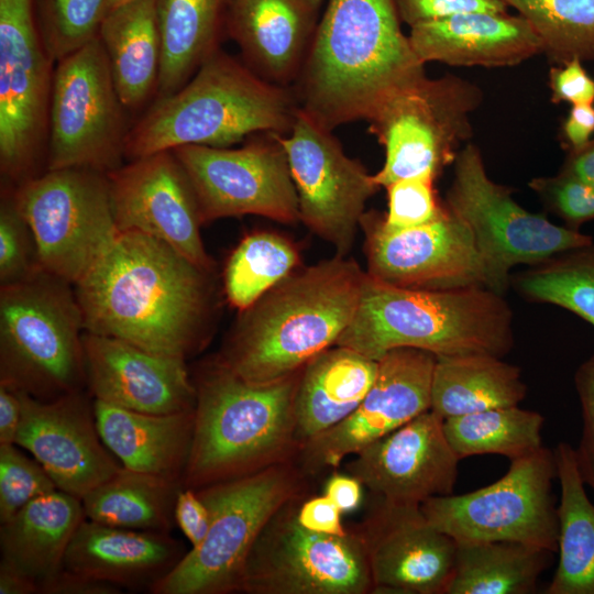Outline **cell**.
Returning <instances> with one entry per match:
<instances>
[{
	"instance_id": "9c48e42d",
	"label": "cell",
	"mask_w": 594,
	"mask_h": 594,
	"mask_svg": "<svg viewBox=\"0 0 594 594\" xmlns=\"http://www.w3.org/2000/svg\"><path fill=\"white\" fill-rule=\"evenodd\" d=\"M453 164L444 204L470 229L487 288L503 295L516 265H535L594 242L592 237L557 226L517 204L508 187L490 178L476 145L462 147Z\"/></svg>"
},
{
	"instance_id": "8d00e7d4",
	"label": "cell",
	"mask_w": 594,
	"mask_h": 594,
	"mask_svg": "<svg viewBox=\"0 0 594 594\" xmlns=\"http://www.w3.org/2000/svg\"><path fill=\"white\" fill-rule=\"evenodd\" d=\"M543 416L516 406L443 419L447 440L459 460L498 454L510 461L542 448Z\"/></svg>"
},
{
	"instance_id": "6f0895ef",
	"label": "cell",
	"mask_w": 594,
	"mask_h": 594,
	"mask_svg": "<svg viewBox=\"0 0 594 594\" xmlns=\"http://www.w3.org/2000/svg\"><path fill=\"white\" fill-rule=\"evenodd\" d=\"M0 594H40V585L30 575L1 560Z\"/></svg>"
},
{
	"instance_id": "c3c4849f",
	"label": "cell",
	"mask_w": 594,
	"mask_h": 594,
	"mask_svg": "<svg viewBox=\"0 0 594 594\" xmlns=\"http://www.w3.org/2000/svg\"><path fill=\"white\" fill-rule=\"evenodd\" d=\"M549 87L553 103H594V77L588 75L579 58L552 66Z\"/></svg>"
},
{
	"instance_id": "bcb514c9",
	"label": "cell",
	"mask_w": 594,
	"mask_h": 594,
	"mask_svg": "<svg viewBox=\"0 0 594 594\" xmlns=\"http://www.w3.org/2000/svg\"><path fill=\"white\" fill-rule=\"evenodd\" d=\"M574 384L581 406L582 433L574 449L576 466L594 493V354L575 372Z\"/></svg>"
},
{
	"instance_id": "9f6ffc18",
	"label": "cell",
	"mask_w": 594,
	"mask_h": 594,
	"mask_svg": "<svg viewBox=\"0 0 594 594\" xmlns=\"http://www.w3.org/2000/svg\"><path fill=\"white\" fill-rule=\"evenodd\" d=\"M566 152L559 173L594 187V138L585 145Z\"/></svg>"
},
{
	"instance_id": "f5cc1de1",
	"label": "cell",
	"mask_w": 594,
	"mask_h": 594,
	"mask_svg": "<svg viewBox=\"0 0 594 594\" xmlns=\"http://www.w3.org/2000/svg\"><path fill=\"white\" fill-rule=\"evenodd\" d=\"M594 134V103L571 105L561 124V144L569 150L585 145Z\"/></svg>"
},
{
	"instance_id": "4dcf8cb0",
	"label": "cell",
	"mask_w": 594,
	"mask_h": 594,
	"mask_svg": "<svg viewBox=\"0 0 594 594\" xmlns=\"http://www.w3.org/2000/svg\"><path fill=\"white\" fill-rule=\"evenodd\" d=\"M119 96L129 111L155 98L162 64L156 0H129L108 12L99 28Z\"/></svg>"
},
{
	"instance_id": "ac0fdd59",
	"label": "cell",
	"mask_w": 594,
	"mask_h": 594,
	"mask_svg": "<svg viewBox=\"0 0 594 594\" xmlns=\"http://www.w3.org/2000/svg\"><path fill=\"white\" fill-rule=\"evenodd\" d=\"M361 224L369 276L404 288L486 287L471 231L448 207L437 220L415 228H387L376 213H364Z\"/></svg>"
},
{
	"instance_id": "7402d4cb",
	"label": "cell",
	"mask_w": 594,
	"mask_h": 594,
	"mask_svg": "<svg viewBox=\"0 0 594 594\" xmlns=\"http://www.w3.org/2000/svg\"><path fill=\"white\" fill-rule=\"evenodd\" d=\"M16 393L21 420L15 444L32 453L58 490L81 499L119 471L121 464L98 432L88 389L51 400Z\"/></svg>"
},
{
	"instance_id": "52a82bcc",
	"label": "cell",
	"mask_w": 594,
	"mask_h": 594,
	"mask_svg": "<svg viewBox=\"0 0 594 594\" xmlns=\"http://www.w3.org/2000/svg\"><path fill=\"white\" fill-rule=\"evenodd\" d=\"M74 285L42 268L0 289V385L40 400L87 389Z\"/></svg>"
},
{
	"instance_id": "f1b7e54d",
	"label": "cell",
	"mask_w": 594,
	"mask_h": 594,
	"mask_svg": "<svg viewBox=\"0 0 594 594\" xmlns=\"http://www.w3.org/2000/svg\"><path fill=\"white\" fill-rule=\"evenodd\" d=\"M377 369L378 361L340 345L320 352L302 366L295 395L298 449L356 409Z\"/></svg>"
},
{
	"instance_id": "3957f363",
	"label": "cell",
	"mask_w": 594,
	"mask_h": 594,
	"mask_svg": "<svg viewBox=\"0 0 594 594\" xmlns=\"http://www.w3.org/2000/svg\"><path fill=\"white\" fill-rule=\"evenodd\" d=\"M365 277L341 255L290 273L242 311L218 360L252 383L299 371L336 345L356 311Z\"/></svg>"
},
{
	"instance_id": "7bdbcfd3",
	"label": "cell",
	"mask_w": 594,
	"mask_h": 594,
	"mask_svg": "<svg viewBox=\"0 0 594 594\" xmlns=\"http://www.w3.org/2000/svg\"><path fill=\"white\" fill-rule=\"evenodd\" d=\"M40 270L31 228L19 210L12 191H6L0 205L1 286L25 280Z\"/></svg>"
},
{
	"instance_id": "ffe728a7",
	"label": "cell",
	"mask_w": 594,
	"mask_h": 594,
	"mask_svg": "<svg viewBox=\"0 0 594 594\" xmlns=\"http://www.w3.org/2000/svg\"><path fill=\"white\" fill-rule=\"evenodd\" d=\"M107 177L119 231L147 234L202 270L212 268L200 235L196 195L172 150L131 160Z\"/></svg>"
},
{
	"instance_id": "db71d44e",
	"label": "cell",
	"mask_w": 594,
	"mask_h": 594,
	"mask_svg": "<svg viewBox=\"0 0 594 594\" xmlns=\"http://www.w3.org/2000/svg\"><path fill=\"white\" fill-rule=\"evenodd\" d=\"M363 487L362 483L349 473H333L326 482L324 495L342 513H351L356 510L362 503Z\"/></svg>"
},
{
	"instance_id": "4316f807",
	"label": "cell",
	"mask_w": 594,
	"mask_h": 594,
	"mask_svg": "<svg viewBox=\"0 0 594 594\" xmlns=\"http://www.w3.org/2000/svg\"><path fill=\"white\" fill-rule=\"evenodd\" d=\"M185 553L169 532L118 528L85 518L66 550L64 568L120 588L151 593Z\"/></svg>"
},
{
	"instance_id": "680465c9",
	"label": "cell",
	"mask_w": 594,
	"mask_h": 594,
	"mask_svg": "<svg viewBox=\"0 0 594 594\" xmlns=\"http://www.w3.org/2000/svg\"><path fill=\"white\" fill-rule=\"evenodd\" d=\"M129 0H107L106 4V13L105 15L110 12L111 10L120 7L121 4L125 3Z\"/></svg>"
},
{
	"instance_id": "30bf717a",
	"label": "cell",
	"mask_w": 594,
	"mask_h": 594,
	"mask_svg": "<svg viewBox=\"0 0 594 594\" xmlns=\"http://www.w3.org/2000/svg\"><path fill=\"white\" fill-rule=\"evenodd\" d=\"M482 99L476 85L452 74L425 75L391 96L367 120L385 150L374 182L386 187L408 177L437 178L471 139V113Z\"/></svg>"
},
{
	"instance_id": "7c38bea8",
	"label": "cell",
	"mask_w": 594,
	"mask_h": 594,
	"mask_svg": "<svg viewBox=\"0 0 594 594\" xmlns=\"http://www.w3.org/2000/svg\"><path fill=\"white\" fill-rule=\"evenodd\" d=\"M129 112L99 35L56 62L46 169L86 167L108 174L123 165Z\"/></svg>"
},
{
	"instance_id": "6da1fadb",
	"label": "cell",
	"mask_w": 594,
	"mask_h": 594,
	"mask_svg": "<svg viewBox=\"0 0 594 594\" xmlns=\"http://www.w3.org/2000/svg\"><path fill=\"white\" fill-rule=\"evenodd\" d=\"M207 273L153 237L119 231L74 285L85 331L186 360L207 317Z\"/></svg>"
},
{
	"instance_id": "681fc988",
	"label": "cell",
	"mask_w": 594,
	"mask_h": 594,
	"mask_svg": "<svg viewBox=\"0 0 594 594\" xmlns=\"http://www.w3.org/2000/svg\"><path fill=\"white\" fill-rule=\"evenodd\" d=\"M174 518L191 548L198 547L205 540L210 528L211 514L196 490L183 487L179 491Z\"/></svg>"
},
{
	"instance_id": "484cf974",
	"label": "cell",
	"mask_w": 594,
	"mask_h": 594,
	"mask_svg": "<svg viewBox=\"0 0 594 594\" xmlns=\"http://www.w3.org/2000/svg\"><path fill=\"white\" fill-rule=\"evenodd\" d=\"M408 38L424 64L506 67L543 53L531 24L507 12H471L417 24Z\"/></svg>"
},
{
	"instance_id": "836d02e7",
	"label": "cell",
	"mask_w": 594,
	"mask_h": 594,
	"mask_svg": "<svg viewBox=\"0 0 594 594\" xmlns=\"http://www.w3.org/2000/svg\"><path fill=\"white\" fill-rule=\"evenodd\" d=\"M553 452L561 490L559 561L546 594H594V504L586 495L574 448L559 442Z\"/></svg>"
},
{
	"instance_id": "d6986e66",
	"label": "cell",
	"mask_w": 594,
	"mask_h": 594,
	"mask_svg": "<svg viewBox=\"0 0 594 594\" xmlns=\"http://www.w3.org/2000/svg\"><path fill=\"white\" fill-rule=\"evenodd\" d=\"M437 356L415 348H396L378 360L376 377L356 409L300 448L309 473L338 468L353 455L430 410Z\"/></svg>"
},
{
	"instance_id": "b9f144b4",
	"label": "cell",
	"mask_w": 594,
	"mask_h": 594,
	"mask_svg": "<svg viewBox=\"0 0 594 594\" xmlns=\"http://www.w3.org/2000/svg\"><path fill=\"white\" fill-rule=\"evenodd\" d=\"M18 447L0 444L1 524L29 502L58 490L43 465Z\"/></svg>"
},
{
	"instance_id": "d590c367",
	"label": "cell",
	"mask_w": 594,
	"mask_h": 594,
	"mask_svg": "<svg viewBox=\"0 0 594 594\" xmlns=\"http://www.w3.org/2000/svg\"><path fill=\"white\" fill-rule=\"evenodd\" d=\"M551 551L514 541L457 543L444 594H531Z\"/></svg>"
},
{
	"instance_id": "83f0119b",
	"label": "cell",
	"mask_w": 594,
	"mask_h": 594,
	"mask_svg": "<svg viewBox=\"0 0 594 594\" xmlns=\"http://www.w3.org/2000/svg\"><path fill=\"white\" fill-rule=\"evenodd\" d=\"M98 432L121 466L183 482L195 427V408L147 414L94 399Z\"/></svg>"
},
{
	"instance_id": "8992f818",
	"label": "cell",
	"mask_w": 594,
	"mask_h": 594,
	"mask_svg": "<svg viewBox=\"0 0 594 594\" xmlns=\"http://www.w3.org/2000/svg\"><path fill=\"white\" fill-rule=\"evenodd\" d=\"M300 370L268 383L248 382L219 360L199 371L184 487L198 490L287 462L298 449L295 395Z\"/></svg>"
},
{
	"instance_id": "2e32d148",
	"label": "cell",
	"mask_w": 594,
	"mask_h": 594,
	"mask_svg": "<svg viewBox=\"0 0 594 594\" xmlns=\"http://www.w3.org/2000/svg\"><path fill=\"white\" fill-rule=\"evenodd\" d=\"M172 151L193 186L202 223L242 215L283 223L299 220L298 195L279 134H254L238 148L183 145Z\"/></svg>"
},
{
	"instance_id": "11a10c76",
	"label": "cell",
	"mask_w": 594,
	"mask_h": 594,
	"mask_svg": "<svg viewBox=\"0 0 594 594\" xmlns=\"http://www.w3.org/2000/svg\"><path fill=\"white\" fill-rule=\"evenodd\" d=\"M21 420V400L19 394L0 385V444H15Z\"/></svg>"
},
{
	"instance_id": "74e56055",
	"label": "cell",
	"mask_w": 594,
	"mask_h": 594,
	"mask_svg": "<svg viewBox=\"0 0 594 594\" xmlns=\"http://www.w3.org/2000/svg\"><path fill=\"white\" fill-rule=\"evenodd\" d=\"M510 285L525 299L559 306L594 327V242L530 265Z\"/></svg>"
},
{
	"instance_id": "f907efd6",
	"label": "cell",
	"mask_w": 594,
	"mask_h": 594,
	"mask_svg": "<svg viewBox=\"0 0 594 594\" xmlns=\"http://www.w3.org/2000/svg\"><path fill=\"white\" fill-rule=\"evenodd\" d=\"M341 515L340 508L324 494L300 499L297 508V519L302 527L337 537L350 532L344 528Z\"/></svg>"
},
{
	"instance_id": "ba28073f",
	"label": "cell",
	"mask_w": 594,
	"mask_h": 594,
	"mask_svg": "<svg viewBox=\"0 0 594 594\" xmlns=\"http://www.w3.org/2000/svg\"><path fill=\"white\" fill-rule=\"evenodd\" d=\"M196 491L211 514L209 531L152 588L153 594L240 592L252 546L273 515L300 494V479L292 465L282 462Z\"/></svg>"
},
{
	"instance_id": "f546056e",
	"label": "cell",
	"mask_w": 594,
	"mask_h": 594,
	"mask_svg": "<svg viewBox=\"0 0 594 594\" xmlns=\"http://www.w3.org/2000/svg\"><path fill=\"white\" fill-rule=\"evenodd\" d=\"M85 518L80 498L61 490L42 495L1 524V560L41 585L64 568L66 550Z\"/></svg>"
},
{
	"instance_id": "1f68e13d",
	"label": "cell",
	"mask_w": 594,
	"mask_h": 594,
	"mask_svg": "<svg viewBox=\"0 0 594 594\" xmlns=\"http://www.w3.org/2000/svg\"><path fill=\"white\" fill-rule=\"evenodd\" d=\"M527 394L518 366L491 354L438 356L430 409L442 419L518 405Z\"/></svg>"
},
{
	"instance_id": "7dc6e473",
	"label": "cell",
	"mask_w": 594,
	"mask_h": 594,
	"mask_svg": "<svg viewBox=\"0 0 594 594\" xmlns=\"http://www.w3.org/2000/svg\"><path fill=\"white\" fill-rule=\"evenodd\" d=\"M402 22L417 24L471 12H507L504 0H393Z\"/></svg>"
},
{
	"instance_id": "ab89813d",
	"label": "cell",
	"mask_w": 594,
	"mask_h": 594,
	"mask_svg": "<svg viewBox=\"0 0 594 594\" xmlns=\"http://www.w3.org/2000/svg\"><path fill=\"white\" fill-rule=\"evenodd\" d=\"M537 32L554 65L594 59V0H504Z\"/></svg>"
},
{
	"instance_id": "8fae6325",
	"label": "cell",
	"mask_w": 594,
	"mask_h": 594,
	"mask_svg": "<svg viewBox=\"0 0 594 594\" xmlns=\"http://www.w3.org/2000/svg\"><path fill=\"white\" fill-rule=\"evenodd\" d=\"M35 240L41 268L77 284L108 250L117 227L107 174L46 169L12 189Z\"/></svg>"
},
{
	"instance_id": "f6af8a7d",
	"label": "cell",
	"mask_w": 594,
	"mask_h": 594,
	"mask_svg": "<svg viewBox=\"0 0 594 594\" xmlns=\"http://www.w3.org/2000/svg\"><path fill=\"white\" fill-rule=\"evenodd\" d=\"M543 207L559 217L565 227L580 231L594 220V187L570 176L537 177L528 183Z\"/></svg>"
},
{
	"instance_id": "5b68a950",
	"label": "cell",
	"mask_w": 594,
	"mask_h": 594,
	"mask_svg": "<svg viewBox=\"0 0 594 594\" xmlns=\"http://www.w3.org/2000/svg\"><path fill=\"white\" fill-rule=\"evenodd\" d=\"M299 103L292 87L217 50L175 92L156 98L130 129L129 161L183 145L230 147L257 133L287 134Z\"/></svg>"
},
{
	"instance_id": "e575fe53",
	"label": "cell",
	"mask_w": 594,
	"mask_h": 594,
	"mask_svg": "<svg viewBox=\"0 0 594 594\" xmlns=\"http://www.w3.org/2000/svg\"><path fill=\"white\" fill-rule=\"evenodd\" d=\"M183 482L121 466L82 498L87 519L132 530L172 532L174 508Z\"/></svg>"
},
{
	"instance_id": "816d5d0a",
	"label": "cell",
	"mask_w": 594,
	"mask_h": 594,
	"mask_svg": "<svg viewBox=\"0 0 594 594\" xmlns=\"http://www.w3.org/2000/svg\"><path fill=\"white\" fill-rule=\"evenodd\" d=\"M121 590L107 581L65 568L40 585V594H118Z\"/></svg>"
},
{
	"instance_id": "d4e9b609",
	"label": "cell",
	"mask_w": 594,
	"mask_h": 594,
	"mask_svg": "<svg viewBox=\"0 0 594 594\" xmlns=\"http://www.w3.org/2000/svg\"><path fill=\"white\" fill-rule=\"evenodd\" d=\"M326 0H228L224 26L244 63L290 87L301 70Z\"/></svg>"
},
{
	"instance_id": "7a4b0ae2",
	"label": "cell",
	"mask_w": 594,
	"mask_h": 594,
	"mask_svg": "<svg viewBox=\"0 0 594 594\" xmlns=\"http://www.w3.org/2000/svg\"><path fill=\"white\" fill-rule=\"evenodd\" d=\"M400 22L393 0H326L293 88L299 108L333 130L422 78Z\"/></svg>"
},
{
	"instance_id": "d6a6232c",
	"label": "cell",
	"mask_w": 594,
	"mask_h": 594,
	"mask_svg": "<svg viewBox=\"0 0 594 594\" xmlns=\"http://www.w3.org/2000/svg\"><path fill=\"white\" fill-rule=\"evenodd\" d=\"M228 0H156L162 64L156 98L184 86L219 50Z\"/></svg>"
},
{
	"instance_id": "60d3db41",
	"label": "cell",
	"mask_w": 594,
	"mask_h": 594,
	"mask_svg": "<svg viewBox=\"0 0 594 594\" xmlns=\"http://www.w3.org/2000/svg\"><path fill=\"white\" fill-rule=\"evenodd\" d=\"M107 0H35L40 32L56 63L98 36Z\"/></svg>"
},
{
	"instance_id": "9a60e30c",
	"label": "cell",
	"mask_w": 594,
	"mask_h": 594,
	"mask_svg": "<svg viewBox=\"0 0 594 594\" xmlns=\"http://www.w3.org/2000/svg\"><path fill=\"white\" fill-rule=\"evenodd\" d=\"M54 64L35 0H0V170L14 188L46 154Z\"/></svg>"
},
{
	"instance_id": "e0dca14e",
	"label": "cell",
	"mask_w": 594,
	"mask_h": 594,
	"mask_svg": "<svg viewBox=\"0 0 594 594\" xmlns=\"http://www.w3.org/2000/svg\"><path fill=\"white\" fill-rule=\"evenodd\" d=\"M279 140L298 195L299 220L331 243L337 255L351 249L366 201L378 190L373 175L324 127L299 108Z\"/></svg>"
},
{
	"instance_id": "603a6c76",
	"label": "cell",
	"mask_w": 594,
	"mask_h": 594,
	"mask_svg": "<svg viewBox=\"0 0 594 594\" xmlns=\"http://www.w3.org/2000/svg\"><path fill=\"white\" fill-rule=\"evenodd\" d=\"M352 457L345 471L373 496L398 504L453 494L459 474L443 419L431 409Z\"/></svg>"
},
{
	"instance_id": "ee69618b",
	"label": "cell",
	"mask_w": 594,
	"mask_h": 594,
	"mask_svg": "<svg viewBox=\"0 0 594 594\" xmlns=\"http://www.w3.org/2000/svg\"><path fill=\"white\" fill-rule=\"evenodd\" d=\"M435 180L433 176L421 175L386 186L388 210L383 217L384 224L391 229H408L440 218L447 207L437 197Z\"/></svg>"
},
{
	"instance_id": "5bb4252c",
	"label": "cell",
	"mask_w": 594,
	"mask_h": 594,
	"mask_svg": "<svg viewBox=\"0 0 594 594\" xmlns=\"http://www.w3.org/2000/svg\"><path fill=\"white\" fill-rule=\"evenodd\" d=\"M301 495L267 521L245 560L240 592L248 594H366L373 583L355 531L315 532L297 519Z\"/></svg>"
},
{
	"instance_id": "cb8c5ba5",
	"label": "cell",
	"mask_w": 594,
	"mask_h": 594,
	"mask_svg": "<svg viewBox=\"0 0 594 594\" xmlns=\"http://www.w3.org/2000/svg\"><path fill=\"white\" fill-rule=\"evenodd\" d=\"M87 389L94 399L147 414L195 408L196 387L184 359L84 332Z\"/></svg>"
},
{
	"instance_id": "4fadbf2b",
	"label": "cell",
	"mask_w": 594,
	"mask_h": 594,
	"mask_svg": "<svg viewBox=\"0 0 594 594\" xmlns=\"http://www.w3.org/2000/svg\"><path fill=\"white\" fill-rule=\"evenodd\" d=\"M553 450L510 461L496 482L461 495L430 497L420 504L429 522L457 543L514 541L558 551L559 521L552 481Z\"/></svg>"
},
{
	"instance_id": "44dd1931",
	"label": "cell",
	"mask_w": 594,
	"mask_h": 594,
	"mask_svg": "<svg viewBox=\"0 0 594 594\" xmlns=\"http://www.w3.org/2000/svg\"><path fill=\"white\" fill-rule=\"evenodd\" d=\"M355 532L365 550L373 593L444 594L457 542L429 522L420 505L374 496Z\"/></svg>"
},
{
	"instance_id": "277c9868",
	"label": "cell",
	"mask_w": 594,
	"mask_h": 594,
	"mask_svg": "<svg viewBox=\"0 0 594 594\" xmlns=\"http://www.w3.org/2000/svg\"><path fill=\"white\" fill-rule=\"evenodd\" d=\"M336 345L378 361L396 348L438 356L491 354L514 345L513 311L485 286L404 288L367 275L356 311Z\"/></svg>"
},
{
	"instance_id": "f35d334b",
	"label": "cell",
	"mask_w": 594,
	"mask_h": 594,
	"mask_svg": "<svg viewBox=\"0 0 594 594\" xmlns=\"http://www.w3.org/2000/svg\"><path fill=\"white\" fill-rule=\"evenodd\" d=\"M298 263L295 246L270 232L245 237L231 253L223 274L229 302L241 311L293 273Z\"/></svg>"
}]
</instances>
